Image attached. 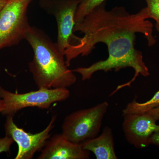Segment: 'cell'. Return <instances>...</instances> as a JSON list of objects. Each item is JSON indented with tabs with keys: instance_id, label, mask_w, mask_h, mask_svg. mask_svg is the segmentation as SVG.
Returning <instances> with one entry per match:
<instances>
[{
	"instance_id": "2",
	"label": "cell",
	"mask_w": 159,
	"mask_h": 159,
	"mask_svg": "<svg viewBox=\"0 0 159 159\" xmlns=\"http://www.w3.org/2000/svg\"><path fill=\"white\" fill-rule=\"evenodd\" d=\"M25 39L34 52L29 66L38 88H67L75 83L77 77L68 68L64 55L45 33L31 27Z\"/></svg>"
},
{
	"instance_id": "12",
	"label": "cell",
	"mask_w": 159,
	"mask_h": 159,
	"mask_svg": "<svg viewBox=\"0 0 159 159\" xmlns=\"http://www.w3.org/2000/svg\"><path fill=\"white\" fill-rule=\"evenodd\" d=\"M107 0H81L77 6L75 16V22H80L95 8Z\"/></svg>"
},
{
	"instance_id": "5",
	"label": "cell",
	"mask_w": 159,
	"mask_h": 159,
	"mask_svg": "<svg viewBox=\"0 0 159 159\" xmlns=\"http://www.w3.org/2000/svg\"><path fill=\"white\" fill-rule=\"evenodd\" d=\"M31 0H7L0 11V50L16 45L31 26L27 10Z\"/></svg>"
},
{
	"instance_id": "10",
	"label": "cell",
	"mask_w": 159,
	"mask_h": 159,
	"mask_svg": "<svg viewBox=\"0 0 159 159\" xmlns=\"http://www.w3.org/2000/svg\"><path fill=\"white\" fill-rule=\"evenodd\" d=\"M83 148L92 152L97 159H118L115 149L112 130L106 126L98 137L86 140L81 143Z\"/></svg>"
},
{
	"instance_id": "7",
	"label": "cell",
	"mask_w": 159,
	"mask_h": 159,
	"mask_svg": "<svg viewBox=\"0 0 159 159\" xmlns=\"http://www.w3.org/2000/svg\"><path fill=\"white\" fill-rule=\"evenodd\" d=\"M123 116L122 129L127 142L138 148L150 145L151 137L158 127L153 117L147 112Z\"/></svg>"
},
{
	"instance_id": "9",
	"label": "cell",
	"mask_w": 159,
	"mask_h": 159,
	"mask_svg": "<svg viewBox=\"0 0 159 159\" xmlns=\"http://www.w3.org/2000/svg\"><path fill=\"white\" fill-rule=\"evenodd\" d=\"M90 152L83 148L82 144L74 143L62 134H56L48 140L38 159H87Z\"/></svg>"
},
{
	"instance_id": "14",
	"label": "cell",
	"mask_w": 159,
	"mask_h": 159,
	"mask_svg": "<svg viewBox=\"0 0 159 159\" xmlns=\"http://www.w3.org/2000/svg\"><path fill=\"white\" fill-rule=\"evenodd\" d=\"M14 142L11 137L6 135L4 138L0 139V154L9 152L11 145Z\"/></svg>"
},
{
	"instance_id": "4",
	"label": "cell",
	"mask_w": 159,
	"mask_h": 159,
	"mask_svg": "<svg viewBox=\"0 0 159 159\" xmlns=\"http://www.w3.org/2000/svg\"><path fill=\"white\" fill-rule=\"evenodd\" d=\"M70 92L67 88L38 89L24 93H12L0 85V98L4 104L3 116H13L19 111L29 107L48 109L54 102L67 99Z\"/></svg>"
},
{
	"instance_id": "1",
	"label": "cell",
	"mask_w": 159,
	"mask_h": 159,
	"mask_svg": "<svg viewBox=\"0 0 159 159\" xmlns=\"http://www.w3.org/2000/svg\"><path fill=\"white\" fill-rule=\"evenodd\" d=\"M106 4L104 2L97 6L82 21L75 24L74 32L79 31L84 35L82 37L75 35L65 51L64 56L66 64L69 67L76 57L89 55L97 44H105L108 53L106 59L73 71L80 74L82 80H86L99 71L107 72L114 70L116 72L126 68L133 69V78L128 83L119 86V89L130 86L140 75L144 77L150 75L142 51L135 47L137 33L144 35L149 47L154 45L157 41L153 34V25L148 20L147 7L136 13L130 14L122 6L107 10Z\"/></svg>"
},
{
	"instance_id": "13",
	"label": "cell",
	"mask_w": 159,
	"mask_h": 159,
	"mask_svg": "<svg viewBox=\"0 0 159 159\" xmlns=\"http://www.w3.org/2000/svg\"><path fill=\"white\" fill-rule=\"evenodd\" d=\"M147 4L148 19L155 21V27L159 33V0H145Z\"/></svg>"
},
{
	"instance_id": "15",
	"label": "cell",
	"mask_w": 159,
	"mask_h": 159,
	"mask_svg": "<svg viewBox=\"0 0 159 159\" xmlns=\"http://www.w3.org/2000/svg\"><path fill=\"white\" fill-rule=\"evenodd\" d=\"M157 130L153 133L150 139V145H154L159 146V123Z\"/></svg>"
},
{
	"instance_id": "16",
	"label": "cell",
	"mask_w": 159,
	"mask_h": 159,
	"mask_svg": "<svg viewBox=\"0 0 159 159\" xmlns=\"http://www.w3.org/2000/svg\"><path fill=\"white\" fill-rule=\"evenodd\" d=\"M147 112L152 116L156 121H157L159 120V107L147 111Z\"/></svg>"
},
{
	"instance_id": "18",
	"label": "cell",
	"mask_w": 159,
	"mask_h": 159,
	"mask_svg": "<svg viewBox=\"0 0 159 159\" xmlns=\"http://www.w3.org/2000/svg\"><path fill=\"white\" fill-rule=\"evenodd\" d=\"M7 2V0H0V11L3 9Z\"/></svg>"
},
{
	"instance_id": "8",
	"label": "cell",
	"mask_w": 159,
	"mask_h": 159,
	"mask_svg": "<svg viewBox=\"0 0 159 159\" xmlns=\"http://www.w3.org/2000/svg\"><path fill=\"white\" fill-rule=\"evenodd\" d=\"M81 0H62L52 12L57 21L58 35L57 43L60 52L64 55L66 49L70 45L75 35L74 29L75 16L77 6Z\"/></svg>"
},
{
	"instance_id": "3",
	"label": "cell",
	"mask_w": 159,
	"mask_h": 159,
	"mask_svg": "<svg viewBox=\"0 0 159 159\" xmlns=\"http://www.w3.org/2000/svg\"><path fill=\"white\" fill-rule=\"evenodd\" d=\"M108 107V102L104 101L70 114L63 122L61 134L71 142L77 144L97 137Z\"/></svg>"
},
{
	"instance_id": "19",
	"label": "cell",
	"mask_w": 159,
	"mask_h": 159,
	"mask_svg": "<svg viewBox=\"0 0 159 159\" xmlns=\"http://www.w3.org/2000/svg\"><path fill=\"white\" fill-rule=\"evenodd\" d=\"M0 72H1V69H0Z\"/></svg>"
},
{
	"instance_id": "6",
	"label": "cell",
	"mask_w": 159,
	"mask_h": 159,
	"mask_svg": "<svg viewBox=\"0 0 159 159\" xmlns=\"http://www.w3.org/2000/svg\"><path fill=\"white\" fill-rule=\"evenodd\" d=\"M13 116H6L5 127L6 135L11 137L18 147L15 159H31L34 154L41 151L51 136L57 116L53 115L48 125L44 130L35 134L27 132L15 123Z\"/></svg>"
},
{
	"instance_id": "11",
	"label": "cell",
	"mask_w": 159,
	"mask_h": 159,
	"mask_svg": "<svg viewBox=\"0 0 159 159\" xmlns=\"http://www.w3.org/2000/svg\"><path fill=\"white\" fill-rule=\"evenodd\" d=\"M159 107V90L148 101L144 102H137L136 99L129 103L122 111V115L130 113H142L146 112L152 109Z\"/></svg>"
},
{
	"instance_id": "17",
	"label": "cell",
	"mask_w": 159,
	"mask_h": 159,
	"mask_svg": "<svg viewBox=\"0 0 159 159\" xmlns=\"http://www.w3.org/2000/svg\"><path fill=\"white\" fill-rule=\"evenodd\" d=\"M4 104L2 99H0V114H2V112L4 110Z\"/></svg>"
}]
</instances>
